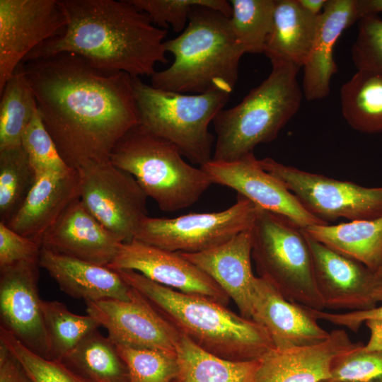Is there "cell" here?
I'll use <instances>...</instances> for the list:
<instances>
[{"instance_id":"6da1fadb","label":"cell","mask_w":382,"mask_h":382,"mask_svg":"<svg viewBox=\"0 0 382 382\" xmlns=\"http://www.w3.org/2000/svg\"><path fill=\"white\" fill-rule=\"evenodd\" d=\"M23 64L42 121L69 168L109 161L117 141L140 124L129 74L98 70L68 52Z\"/></svg>"},{"instance_id":"7a4b0ae2","label":"cell","mask_w":382,"mask_h":382,"mask_svg":"<svg viewBox=\"0 0 382 382\" xmlns=\"http://www.w3.org/2000/svg\"><path fill=\"white\" fill-rule=\"evenodd\" d=\"M66 19L64 30L45 41L23 62L74 53L94 68L132 77L151 76L157 63L166 64L167 30L129 0H59Z\"/></svg>"},{"instance_id":"3957f363","label":"cell","mask_w":382,"mask_h":382,"mask_svg":"<svg viewBox=\"0 0 382 382\" xmlns=\"http://www.w3.org/2000/svg\"><path fill=\"white\" fill-rule=\"evenodd\" d=\"M115 271L180 334L212 354L231 361H255L274 348L262 325L219 301L170 289L135 271Z\"/></svg>"},{"instance_id":"277c9868","label":"cell","mask_w":382,"mask_h":382,"mask_svg":"<svg viewBox=\"0 0 382 382\" xmlns=\"http://www.w3.org/2000/svg\"><path fill=\"white\" fill-rule=\"evenodd\" d=\"M229 18L211 8L193 7L185 30L164 42L166 52L174 59L167 69L154 73L151 86L183 93L231 95L245 52L232 32Z\"/></svg>"},{"instance_id":"5b68a950","label":"cell","mask_w":382,"mask_h":382,"mask_svg":"<svg viewBox=\"0 0 382 382\" xmlns=\"http://www.w3.org/2000/svg\"><path fill=\"white\" fill-rule=\"evenodd\" d=\"M271 64L270 74L260 85L214 119L212 160L232 161L253 153L258 144L275 139L299 111L303 95L297 81L301 68L282 61Z\"/></svg>"},{"instance_id":"8992f818","label":"cell","mask_w":382,"mask_h":382,"mask_svg":"<svg viewBox=\"0 0 382 382\" xmlns=\"http://www.w3.org/2000/svg\"><path fill=\"white\" fill-rule=\"evenodd\" d=\"M110 161L131 174L164 212L192 206L214 184L200 166L187 163L173 144L140 124L117 141Z\"/></svg>"},{"instance_id":"52a82bcc","label":"cell","mask_w":382,"mask_h":382,"mask_svg":"<svg viewBox=\"0 0 382 382\" xmlns=\"http://www.w3.org/2000/svg\"><path fill=\"white\" fill-rule=\"evenodd\" d=\"M140 125L173 144L190 162L202 166L212 159L209 124L230 94L210 91L187 94L161 90L132 77Z\"/></svg>"},{"instance_id":"ba28073f","label":"cell","mask_w":382,"mask_h":382,"mask_svg":"<svg viewBox=\"0 0 382 382\" xmlns=\"http://www.w3.org/2000/svg\"><path fill=\"white\" fill-rule=\"evenodd\" d=\"M251 233L252 258L259 277L287 299L323 311L312 254L303 229L280 215L260 209Z\"/></svg>"},{"instance_id":"9c48e42d","label":"cell","mask_w":382,"mask_h":382,"mask_svg":"<svg viewBox=\"0 0 382 382\" xmlns=\"http://www.w3.org/2000/svg\"><path fill=\"white\" fill-rule=\"evenodd\" d=\"M261 167L279 180L317 218L328 222L382 216V187H367L300 170L272 158L259 159Z\"/></svg>"},{"instance_id":"30bf717a","label":"cell","mask_w":382,"mask_h":382,"mask_svg":"<svg viewBox=\"0 0 382 382\" xmlns=\"http://www.w3.org/2000/svg\"><path fill=\"white\" fill-rule=\"evenodd\" d=\"M260 210L248 199L238 195L236 203L221 212L192 213L173 218L147 216L134 239L172 252L199 253L250 228Z\"/></svg>"},{"instance_id":"8fae6325","label":"cell","mask_w":382,"mask_h":382,"mask_svg":"<svg viewBox=\"0 0 382 382\" xmlns=\"http://www.w3.org/2000/svg\"><path fill=\"white\" fill-rule=\"evenodd\" d=\"M76 170L85 207L122 243L133 240L148 216V196L136 179L110 160L90 161Z\"/></svg>"},{"instance_id":"7c38bea8","label":"cell","mask_w":382,"mask_h":382,"mask_svg":"<svg viewBox=\"0 0 382 382\" xmlns=\"http://www.w3.org/2000/svg\"><path fill=\"white\" fill-rule=\"evenodd\" d=\"M65 25L59 0H0V92L27 55Z\"/></svg>"},{"instance_id":"4fadbf2b","label":"cell","mask_w":382,"mask_h":382,"mask_svg":"<svg viewBox=\"0 0 382 382\" xmlns=\"http://www.w3.org/2000/svg\"><path fill=\"white\" fill-rule=\"evenodd\" d=\"M87 314L105 328L115 344L175 353L180 333L137 291L130 287L127 301H87Z\"/></svg>"},{"instance_id":"5bb4252c","label":"cell","mask_w":382,"mask_h":382,"mask_svg":"<svg viewBox=\"0 0 382 382\" xmlns=\"http://www.w3.org/2000/svg\"><path fill=\"white\" fill-rule=\"evenodd\" d=\"M200 167L214 184L233 189L260 209L280 215L300 228L328 224L308 212L279 180L261 167L253 153L232 161L211 160Z\"/></svg>"},{"instance_id":"9a60e30c","label":"cell","mask_w":382,"mask_h":382,"mask_svg":"<svg viewBox=\"0 0 382 382\" xmlns=\"http://www.w3.org/2000/svg\"><path fill=\"white\" fill-rule=\"evenodd\" d=\"M39 267V261H24L0 268L1 327L31 351L48 358Z\"/></svg>"},{"instance_id":"2e32d148","label":"cell","mask_w":382,"mask_h":382,"mask_svg":"<svg viewBox=\"0 0 382 382\" xmlns=\"http://www.w3.org/2000/svg\"><path fill=\"white\" fill-rule=\"evenodd\" d=\"M115 270H132L165 286L200 295L226 305L230 298L206 273L180 253L161 249L133 239L121 243L108 265Z\"/></svg>"},{"instance_id":"e0dca14e","label":"cell","mask_w":382,"mask_h":382,"mask_svg":"<svg viewBox=\"0 0 382 382\" xmlns=\"http://www.w3.org/2000/svg\"><path fill=\"white\" fill-rule=\"evenodd\" d=\"M304 233L325 308L359 311L375 308L378 303V290L382 285L376 272Z\"/></svg>"},{"instance_id":"ac0fdd59","label":"cell","mask_w":382,"mask_h":382,"mask_svg":"<svg viewBox=\"0 0 382 382\" xmlns=\"http://www.w3.org/2000/svg\"><path fill=\"white\" fill-rule=\"evenodd\" d=\"M362 345L352 341L344 329H336L317 344L273 348L257 360L253 382L328 381L334 361Z\"/></svg>"},{"instance_id":"d6986e66","label":"cell","mask_w":382,"mask_h":382,"mask_svg":"<svg viewBox=\"0 0 382 382\" xmlns=\"http://www.w3.org/2000/svg\"><path fill=\"white\" fill-rule=\"evenodd\" d=\"M251 319L265 329L276 349L317 344L330 335L308 307L287 299L260 277L254 280Z\"/></svg>"},{"instance_id":"ffe728a7","label":"cell","mask_w":382,"mask_h":382,"mask_svg":"<svg viewBox=\"0 0 382 382\" xmlns=\"http://www.w3.org/2000/svg\"><path fill=\"white\" fill-rule=\"evenodd\" d=\"M122 242L85 207L73 202L45 233L41 247L86 262L108 266Z\"/></svg>"},{"instance_id":"44dd1931","label":"cell","mask_w":382,"mask_h":382,"mask_svg":"<svg viewBox=\"0 0 382 382\" xmlns=\"http://www.w3.org/2000/svg\"><path fill=\"white\" fill-rule=\"evenodd\" d=\"M183 257L210 277L236 304L241 315L251 319L253 273L251 228L226 242Z\"/></svg>"},{"instance_id":"7402d4cb","label":"cell","mask_w":382,"mask_h":382,"mask_svg":"<svg viewBox=\"0 0 382 382\" xmlns=\"http://www.w3.org/2000/svg\"><path fill=\"white\" fill-rule=\"evenodd\" d=\"M79 183L76 169L36 179L19 209L6 224L41 246L45 233L73 202L80 198Z\"/></svg>"},{"instance_id":"603a6c76","label":"cell","mask_w":382,"mask_h":382,"mask_svg":"<svg viewBox=\"0 0 382 382\" xmlns=\"http://www.w3.org/2000/svg\"><path fill=\"white\" fill-rule=\"evenodd\" d=\"M359 19L356 0H327L303 66L302 88L306 100H320L329 94L330 79L337 71L333 57L335 45L342 32Z\"/></svg>"},{"instance_id":"cb8c5ba5","label":"cell","mask_w":382,"mask_h":382,"mask_svg":"<svg viewBox=\"0 0 382 382\" xmlns=\"http://www.w3.org/2000/svg\"><path fill=\"white\" fill-rule=\"evenodd\" d=\"M40 267L67 295L85 302L106 299H129L130 286L117 271L54 253L41 247Z\"/></svg>"},{"instance_id":"d4e9b609","label":"cell","mask_w":382,"mask_h":382,"mask_svg":"<svg viewBox=\"0 0 382 382\" xmlns=\"http://www.w3.org/2000/svg\"><path fill=\"white\" fill-rule=\"evenodd\" d=\"M319 16L307 13L296 0H275L272 25L263 53L270 62L282 61L303 67L311 50Z\"/></svg>"},{"instance_id":"484cf974","label":"cell","mask_w":382,"mask_h":382,"mask_svg":"<svg viewBox=\"0 0 382 382\" xmlns=\"http://www.w3.org/2000/svg\"><path fill=\"white\" fill-rule=\"evenodd\" d=\"M303 230L314 240L374 272L382 265V216L313 225Z\"/></svg>"},{"instance_id":"4316f807","label":"cell","mask_w":382,"mask_h":382,"mask_svg":"<svg viewBox=\"0 0 382 382\" xmlns=\"http://www.w3.org/2000/svg\"><path fill=\"white\" fill-rule=\"evenodd\" d=\"M178 372L174 382H253L257 360L219 357L180 334L175 347Z\"/></svg>"},{"instance_id":"83f0119b","label":"cell","mask_w":382,"mask_h":382,"mask_svg":"<svg viewBox=\"0 0 382 382\" xmlns=\"http://www.w3.org/2000/svg\"><path fill=\"white\" fill-rule=\"evenodd\" d=\"M342 114L354 129L382 134V75L357 70L340 89Z\"/></svg>"},{"instance_id":"f1b7e54d","label":"cell","mask_w":382,"mask_h":382,"mask_svg":"<svg viewBox=\"0 0 382 382\" xmlns=\"http://www.w3.org/2000/svg\"><path fill=\"white\" fill-rule=\"evenodd\" d=\"M62 361L93 382H130L115 344L98 329L86 335Z\"/></svg>"},{"instance_id":"f546056e","label":"cell","mask_w":382,"mask_h":382,"mask_svg":"<svg viewBox=\"0 0 382 382\" xmlns=\"http://www.w3.org/2000/svg\"><path fill=\"white\" fill-rule=\"evenodd\" d=\"M0 93V151L22 146L23 132L37 110L23 62Z\"/></svg>"},{"instance_id":"4dcf8cb0","label":"cell","mask_w":382,"mask_h":382,"mask_svg":"<svg viewBox=\"0 0 382 382\" xmlns=\"http://www.w3.org/2000/svg\"><path fill=\"white\" fill-rule=\"evenodd\" d=\"M41 307L50 359L62 361L86 335L101 326L91 316L73 313L57 301L42 300Z\"/></svg>"},{"instance_id":"1f68e13d","label":"cell","mask_w":382,"mask_h":382,"mask_svg":"<svg viewBox=\"0 0 382 382\" xmlns=\"http://www.w3.org/2000/svg\"><path fill=\"white\" fill-rule=\"evenodd\" d=\"M232 32L245 53H263L270 33L275 0H231Z\"/></svg>"},{"instance_id":"d6a6232c","label":"cell","mask_w":382,"mask_h":382,"mask_svg":"<svg viewBox=\"0 0 382 382\" xmlns=\"http://www.w3.org/2000/svg\"><path fill=\"white\" fill-rule=\"evenodd\" d=\"M34 181L33 169L22 146L0 151V222L9 221Z\"/></svg>"},{"instance_id":"836d02e7","label":"cell","mask_w":382,"mask_h":382,"mask_svg":"<svg viewBox=\"0 0 382 382\" xmlns=\"http://www.w3.org/2000/svg\"><path fill=\"white\" fill-rule=\"evenodd\" d=\"M115 345L127 367L130 382H174L176 379L178 367L175 353Z\"/></svg>"},{"instance_id":"e575fe53","label":"cell","mask_w":382,"mask_h":382,"mask_svg":"<svg viewBox=\"0 0 382 382\" xmlns=\"http://www.w3.org/2000/svg\"><path fill=\"white\" fill-rule=\"evenodd\" d=\"M22 147L28 156L35 180L45 175L63 174L73 169L60 156L37 110L23 132Z\"/></svg>"},{"instance_id":"d590c367","label":"cell","mask_w":382,"mask_h":382,"mask_svg":"<svg viewBox=\"0 0 382 382\" xmlns=\"http://www.w3.org/2000/svg\"><path fill=\"white\" fill-rule=\"evenodd\" d=\"M0 341L19 361L32 382H93L64 361L43 357L31 351L1 327Z\"/></svg>"},{"instance_id":"8d00e7d4","label":"cell","mask_w":382,"mask_h":382,"mask_svg":"<svg viewBox=\"0 0 382 382\" xmlns=\"http://www.w3.org/2000/svg\"><path fill=\"white\" fill-rule=\"evenodd\" d=\"M137 8L145 13L157 27H171L175 33L186 28L193 7L204 6L231 15V5L226 0H129Z\"/></svg>"},{"instance_id":"74e56055","label":"cell","mask_w":382,"mask_h":382,"mask_svg":"<svg viewBox=\"0 0 382 382\" xmlns=\"http://www.w3.org/2000/svg\"><path fill=\"white\" fill-rule=\"evenodd\" d=\"M331 382H382V351L368 350L364 345L333 362Z\"/></svg>"},{"instance_id":"f35d334b","label":"cell","mask_w":382,"mask_h":382,"mask_svg":"<svg viewBox=\"0 0 382 382\" xmlns=\"http://www.w3.org/2000/svg\"><path fill=\"white\" fill-rule=\"evenodd\" d=\"M351 52L357 70L382 75V18L378 15H367L359 19L358 33Z\"/></svg>"},{"instance_id":"ab89813d","label":"cell","mask_w":382,"mask_h":382,"mask_svg":"<svg viewBox=\"0 0 382 382\" xmlns=\"http://www.w3.org/2000/svg\"><path fill=\"white\" fill-rule=\"evenodd\" d=\"M41 246L0 222V268L20 262L39 261Z\"/></svg>"},{"instance_id":"60d3db41","label":"cell","mask_w":382,"mask_h":382,"mask_svg":"<svg viewBox=\"0 0 382 382\" xmlns=\"http://www.w3.org/2000/svg\"><path fill=\"white\" fill-rule=\"evenodd\" d=\"M378 302H382V285L377 294ZM311 313L318 320H323L336 325L345 327L357 332L362 323L369 320L382 322V305L366 311L330 313L309 308Z\"/></svg>"},{"instance_id":"b9f144b4","label":"cell","mask_w":382,"mask_h":382,"mask_svg":"<svg viewBox=\"0 0 382 382\" xmlns=\"http://www.w3.org/2000/svg\"><path fill=\"white\" fill-rule=\"evenodd\" d=\"M0 382H32L16 357L0 341Z\"/></svg>"},{"instance_id":"7bdbcfd3","label":"cell","mask_w":382,"mask_h":382,"mask_svg":"<svg viewBox=\"0 0 382 382\" xmlns=\"http://www.w3.org/2000/svg\"><path fill=\"white\" fill-rule=\"evenodd\" d=\"M371 332L370 339L364 347L368 350L382 351V322L369 320L364 323Z\"/></svg>"},{"instance_id":"ee69618b","label":"cell","mask_w":382,"mask_h":382,"mask_svg":"<svg viewBox=\"0 0 382 382\" xmlns=\"http://www.w3.org/2000/svg\"><path fill=\"white\" fill-rule=\"evenodd\" d=\"M359 18L382 12V0H356Z\"/></svg>"},{"instance_id":"f6af8a7d","label":"cell","mask_w":382,"mask_h":382,"mask_svg":"<svg viewBox=\"0 0 382 382\" xmlns=\"http://www.w3.org/2000/svg\"><path fill=\"white\" fill-rule=\"evenodd\" d=\"M299 6L307 13L313 16H319L327 0H296Z\"/></svg>"},{"instance_id":"bcb514c9","label":"cell","mask_w":382,"mask_h":382,"mask_svg":"<svg viewBox=\"0 0 382 382\" xmlns=\"http://www.w3.org/2000/svg\"><path fill=\"white\" fill-rule=\"evenodd\" d=\"M376 274L380 281V282L382 284V265L381 267L376 272Z\"/></svg>"},{"instance_id":"7dc6e473","label":"cell","mask_w":382,"mask_h":382,"mask_svg":"<svg viewBox=\"0 0 382 382\" xmlns=\"http://www.w3.org/2000/svg\"><path fill=\"white\" fill-rule=\"evenodd\" d=\"M323 382H331V381H323Z\"/></svg>"}]
</instances>
